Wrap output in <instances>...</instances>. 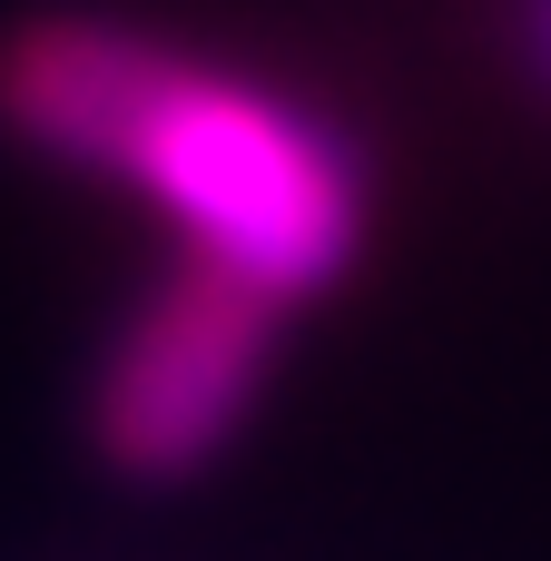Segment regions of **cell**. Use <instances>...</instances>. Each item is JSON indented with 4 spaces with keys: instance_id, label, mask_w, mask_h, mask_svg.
<instances>
[{
    "instance_id": "2",
    "label": "cell",
    "mask_w": 551,
    "mask_h": 561,
    "mask_svg": "<svg viewBox=\"0 0 551 561\" xmlns=\"http://www.w3.org/2000/svg\"><path fill=\"white\" fill-rule=\"evenodd\" d=\"M276 355H286V306L177 256L108 325L89 365V394H79L89 463L128 493H187L266 414Z\"/></svg>"
},
{
    "instance_id": "3",
    "label": "cell",
    "mask_w": 551,
    "mask_h": 561,
    "mask_svg": "<svg viewBox=\"0 0 551 561\" xmlns=\"http://www.w3.org/2000/svg\"><path fill=\"white\" fill-rule=\"evenodd\" d=\"M503 49H513V79L551 108V0H503Z\"/></svg>"
},
{
    "instance_id": "1",
    "label": "cell",
    "mask_w": 551,
    "mask_h": 561,
    "mask_svg": "<svg viewBox=\"0 0 551 561\" xmlns=\"http://www.w3.org/2000/svg\"><path fill=\"white\" fill-rule=\"evenodd\" d=\"M0 138L138 197L187 266H217L286 316L355 286L375 247L365 148L325 108L128 10L59 0L0 20Z\"/></svg>"
}]
</instances>
